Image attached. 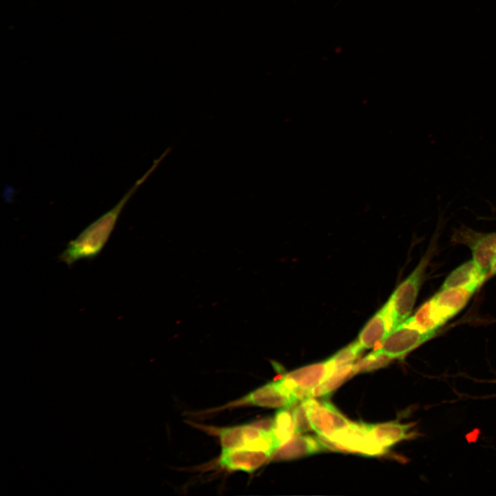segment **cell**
<instances>
[{
	"instance_id": "cell-14",
	"label": "cell",
	"mask_w": 496,
	"mask_h": 496,
	"mask_svg": "<svg viewBox=\"0 0 496 496\" xmlns=\"http://www.w3.org/2000/svg\"><path fill=\"white\" fill-rule=\"evenodd\" d=\"M466 242L471 249L473 260L483 273H486L496 258V233L474 234Z\"/></svg>"
},
{
	"instance_id": "cell-3",
	"label": "cell",
	"mask_w": 496,
	"mask_h": 496,
	"mask_svg": "<svg viewBox=\"0 0 496 496\" xmlns=\"http://www.w3.org/2000/svg\"><path fill=\"white\" fill-rule=\"evenodd\" d=\"M271 428L246 424L222 428L218 431L222 448H244L273 455L277 448Z\"/></svg>"
},
{
	"instance_id": "cell-9",
	"label": "cell",
	"mask_w": 496,
	"mask_h": 496,
	"mask_svg": "<svg viewBox=\"0 0 496 496\" xmlns=\"http://www.w3.org/2000/svg\"><path fill=\"white\" fill-rule=\"evenodd\" d=\"M269 453L244 448H223L219 464L229 470L252 473L271 456Z\"/></svg>"
},
{
	"instance_id": "cell-7",
	"label": "cell",
	"mask_w": 496,
	"mask_h": 496,
	"mask_svg": "<svg viewBox=\"0 0 496 496\" xmlns=\"http://www.w3.org/2000/svg\"><path fill=\"white\" fill-rule=\"evenodd\" d=\"M346 452L358 453L366 455H379L386 450L375 441L367 424L350 422L345 428L336 432L331 439Z\"/></svg>"
},
{
	"instance_id": "cell-16",
	"label": "cell",
	"mask_w": 496,
	"mask_h": 496,
	"mask_svg": "<svg viewBox=\"0 0 496 496\" xmlns=\"http://www.w3.org/2000/svg\"><path fill=\"white\" fill-rule=\"evenodd\" d=\"M486 273H483L471 260L454 269L445 279L440 289L466 287L475 284L481 285Z\"/></svg>"
},
{
	"instance_id": "cell-17",
	"label": "cell",
	"mask_w": 496,
	"mask_h": 496,
	"mask_svg": "<svg viewBox=\"0 0 496 496\" xmlns=\"http://www.w3.org/2000/svg\"><path fill=\"white\" fill-rule=\"evenodd\" d=\"M271 431L278 449L295 435L292 412L287 409H280L273 420Z\"/></svg>"
},
{
	"instance_id": "cell-2",
	"label": "cell",
	"mask_w": 496,
	"mask_h": 496,
	"mask_svg": "<svg viewBox=\"0 0 496 496\" xmlns=\"http://www.w3.org/2000/svg\"><path fill=\"white\" fill-rule=\"evenodd\" d=\"M428 258H423L411 273L402 281L386 302L391 330L410 316L424 276Z\"/></svg>"
},
{
	"instance_id": "cell-1",
	"label": "cell",
	"mask_w": 496,
	"mask_h": 496,
	"mask_svg": "<svg viewBox=\"0 0 496 496\" xmlns=\"http://www.w3.org/2000/svg\"><path fill=\"white\" fill-rule=\"evenodd\" d=\"M162 158L163 156L154 161L151 169L134 184L116 205L89 225L76 238L68 242L59 256L61 261L70 266L82 259H92L100 254L108 241L125 205L156 167Z\"/></svg>"
},
{
	"instance_id": "cell-13",
	"label": "cell",
	"mask_w": 496,
	"mask_h": 496,
	"mask_svg": "<svg viewBox=\"0 0 496 496\" xmlns=\"http://www.w3.org/2000/svg\"><path fill=\"white\" fill-rule=\"evenodd\" d=\"M368 428L377 443L384 450L404 440L415 435L411 431L413 424L391 422L378 424H369Z\"/></svg>"
},
{
	"instance_id": "cell-20",
	"label": "cell",
	"mask_w": 496,
	"mask_h": 496,
	"mask_svg": "<svg viewBox=\"0 0 496 496\" xmlns=\"http://www.w3.org/2000/svg\"><path fill=\"white\" fill-rule=\"evenodd\" d=\"M358 341L352 342L344 347L330 358L335 369L344 365L352 364L363 351Z\"/></svg>"
},
{
	"instance_id": "cell-5",
	"label": "cell",
	"mask_w": 496,
	"mask_h": 496,
	"mask_svg": "<svg viewBox=\"0 0 496 496\" xmlns=\"http://www.w3.org/2000/svg\"><path fill=\"white\" fill-rule=\"evenodd\" d=\"M435 332H424L405 322L386 335L375 351L391 359L401 358L433 338Z\"/></svg>"
},
{
	"instance_id": "cell-4",
	"label": "cell",
	"mask_w": 496,
	"mask_h": 496,
	"mask_svg": "<svg viewBox=\"0 0 496 496\" xmlns=\"http://www.w3.org/2000/svg\"><path fill=\"white\" fill-rule=\"evenodd\" d=\"M335 368L330 358L294 370L280 379L286 389L298 400L310 397L309 391L331 375Z\"/></svg>"
},
{
	"instance_id": "cell-21",
	"label": "cell",
	"mask_w": 496,
	"mask_h": 496,
	"mask_svg": "<svg viewBox=\"0 0 496 496\" xmlns=\"http://www.w3.org/2000/svg\"><path fill=\"white\" fill-rule=\"evenodd\" d=\"M295 435L313 430L302 402L292 411Z\"/></svg>"
},
{
	"instance_id": "cell-22",
	"label": "cell",
	"mask_w": 496,
	"mask_h": 496,
	"mask_svg": "<svg viewBox=\"0 0 496 496\" xmlns=\"http://www.w3.org/2000/svg\"><path fill=\"white\" fill-rule=\"evenodd\" d=\"M489 271H490L491 274H496V258L493 260Z\"/></svg>"
},
{
	"instance_id": "cell-8",
	"label": "cell",
	"mask_w": 496,
	"mask_h": 496,
	"mask_svg": "<svg viewBox=\"0 0 496 496\" xmlns=\"http://www.w3.org/2000/svg\"><path fill=\"white\" fill-rule=\"evenodd\" d=\"M297 402L279 380L256 389L234 404H247L267 408L288 409Z\"/></svg>"
},
{
	"instance_id": "cell-12",
	"label": "cell",
	"mask_w": 496,
	"mask_h": 496,
	"mask_svg": "<svg viewBox=\"0 0 496 496\" xmlns=\"http://www.w3.org/2000/svg\"><path fill=\"white\" fill-rule=\"evenodd\" d=\"M391 331L386 304L367 322L361 330L358 341L364 349H371L381 342Z\"/></svg>"
},
{
	"instance_id": "cell-18",
	"label": "cell",
	"mask_w": 496,
	"mask_h": 496,
	"mask_svg": "<svg viewBox=\"0 0 496 496\" xmlns=\"http://www.w3.org/2000/svg\"><path fill=\"white\" fill-rule=\"evenodd\" d=\"M353 375H355V373L353 364L344 365L335 369L331 375L310 390V397L329 395Z\"/></svg>"
},
{
	"instance_id": "cell-6",
	"label": "cell",
	"mask_w": 496,
	"mask_h": 496,
	"mask_svg": "<svg viewBox=\"0 0 496 496\" xmlns=\"http://www.w3.org/2000/svg\"><path fill=\"white\" fill-rule=\"evenodd\" d=\"M312 429L318 435L331 439L338 431L347 427L351 422L331 403L309 397L302 401Z\"/></svg>"
},
{
	"instance_id": "cell-10",
	"label": "cell",
	"mask_w": 496,
	"mask_h": 496,
	"mask_svg": "<svg viewBox=\"0 0 496 496\" xmlns=\"http://www.w3.org/2000/svg\"><path fill=\"white\" fill-rule=\"evenodd\" d=\"M479 286L475 284L440 289L431 299L442 317L448 321L466 306Z\"/></svg>"
},
{
	"instance_id": "cell-11",
	"label": "cell",
	"mask_w": 496,
	"mask_h": 496,
	"mask_svg": "<svg viewBox=\"0 0 496 496\" xmlns=\"http://www.w3.org/2000/svg\"><path fill=\"white\" fill-rule=\"evenodd\" d=\"M326 449L318 437L298 435L292 437L273 454L274 460H290L313 455Z\"/></svg>"
},
{
	"instance_id": "cell-19",
	"label": "cell",
	"mask_w": 496,
	"mask_h": 496,
	"mask_svg": "<svg viewBox=\"0 0 496 496\" xmlns=\"http://www.w3.org/2000/svg\"><path fill=\"white\" fill-rule=\"evenodd\" d=\"M391 359L378 353L371 352L353 364L355 374L375 370L386 366Z\"/></svg>"
},
{
	"instance_id": "cell-15",
	"label": "cell",
	"mask_w": 496,
	"mask_h": 496,
	"mask_svg": "<svg viewBox=\"0 0 496 496\" xmlns=\"http://www.w3.org/2000/svg\"><path fill=\"white\" fill-rule=\"evenodd\" d=\"M446 322L429 299L404 322L424 332L436 333Z\"/></svg>"
}]
</instances>
